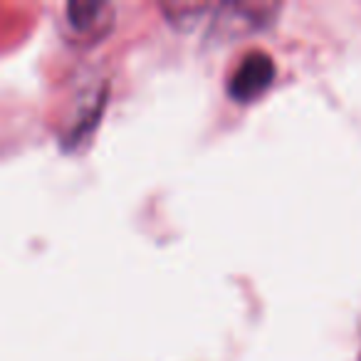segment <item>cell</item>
<instances>
[{"label":"cell","mask_w":361,"mask_h":361,"mask_svg":"<svg viewBox=\"0 0 361 361\" xmlns=\"http://www.w3.org/2000/svg\"><path fill=\"white\" fill-rule=\"evenodd\" d=\"M275 80V62L267 52H250L243 57L228 82V94L238 102L257 99Z\"/></svg>","instance_id":"6da1fadb"},{"label":"cell","mask_w":361,"mask_h":361,"mask_svg":"<svg viewBox=\"0 0 361 361\" xmlns=\"http://www.w3.org/2000/svg\"><path fill=\"white\" fill-rule=\"evenodd\" d=\"M218 11L223 13L221 27L228 32H245L262 27L265 23H270L275 8L262 6V3H235V6H221Z\"/></svg>","instance_id":"7a4b0ae2"},{"label":"cell","mask_w":361,"mask_h":361,"mask_svg":"<svg viewBox=\"0 0 361 361\" xmlns=\"http://www.w3.org/2000/svg\"><path fill=\"white\" fill-rule=\"evenodd\" d=\"M106 11V6L102 3H70L67 6V18L77 30H90L102 20V13Z\"/></svg>","instance_id":"3957f363"}]
</instances>
